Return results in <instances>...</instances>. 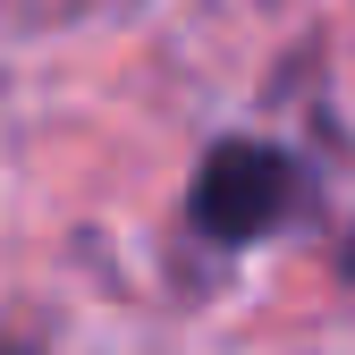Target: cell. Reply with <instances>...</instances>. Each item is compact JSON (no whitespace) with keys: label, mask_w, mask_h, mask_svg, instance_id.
Wrapping results in <instances>:
<instances>
[{"label":"cell","mask_w":355,"mask_h":355,"mask_svg":"<svg viewBox=\"0 0 355 355\" xmlns=\"http://www.w3.org/2000/svg\"><path fill=\"white\" fill-rule=\"evenodd\" d=\"M288 203H296V161L279 144H254V136L211 144L203 169H195V187H187V220H195V237H211V245L271 237L288 220Z\"/></svg>","instance_id":"cell-1"}]
</instances>
